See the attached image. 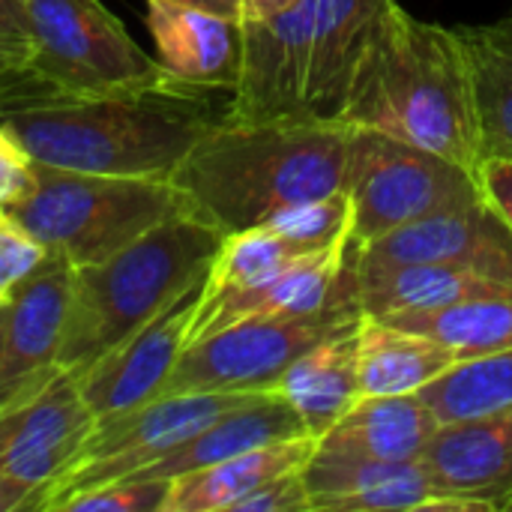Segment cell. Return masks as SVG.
Segmentation results:
<instances>
[{
  "label": "cell",
  "mask_w": 512,
  "mask_h": 512,
  "mask_svg": "<svg viewBox=\"0 0 512 512\" xmlns=\"http://www.w3.org/2000/svg\"><path fill=\"white\" fill-rule=\"evenodd\" d=\"M222 114L213 93L168 78L132 90H69L24 66L0 72V129L51 168L171 180Z\"/></svg>",
  "instance_id": "obj_1"
},
{
  "label": "cell",
  "mask_w": 512,
  "mask_h": 512,
  "mask_svg": "<svg viewBox=\"0 0 512 512\" xmlns=\"http://www.w3.org/2000/svg\"><path fill=\"white\" fill-rule=\"evenodd\" d=\"M339 123L432 150L477 174L483 138L456 27L414 18L393 0L357 63Z\"/></svg>",
  "instance_id": "obj_2"
},
{
  "label": "cell",
  "mask_w": 512,
  "mask_h": 512,
  "mask_svg": "<svg viewBox=\"0 0 512 512\" xmlns=\"http://www.w3.org/2000/svg\"><path fill=\"white\" fill-rule=\"evenodd\" d=\"M351 126L336 120H228L222 114L174 171L189 213L222 234L345 192Z\"/></svg>",
  "instance_id": "obj_3"
},
{
  "label": "cell",
  "mask_w": 512,
  "mask_h": 512,
  "mask_svg": "<svg viewBox=\"0 0 512 512\" xmlns=\"http://www.w3.org/2000/svg\"><path fill=\"white\" fill-rule=\"evenodd\" d=\"M222 240V231L183 213L117 255L75 267L57 369L78 375L204 282Z\"/></svg>",
  "instance_id": "obj_4"
},
{
  "label": "cell",
  "mask_w": 512,
  "mask_h": 512,
  "mask_svg": "<svg viewBox=\"0 0 512 512\" xmlns=\"http://www.w3.org/2000/svg\"><path fill=\"white\" fill-rule=\"evenodd\" d=\"M3 213L51 255L87 267L189 213V204L171 180L87 174L33 162L30 192Z\"/></svg>",
  "instance_id": "obj_5"
},
{
  "label": "cell",
  "mask_w": 512,
  "mask_h": 512,
  "mask_svg": "<svg viewBox=\"0 0 512 512\" xmlns=\"http://www.w3.org/2000/svg\"><path fill=\"white\" fill-rule=\"evenodd\" d=\"M357 285L327 309L294 318H249L183 348L162 393H273L309 348L363 324Z\"/></svg>",
  "instance_id": "obj_6"
},
{
  "label": "cell",
  "mask_w": 512,
  "mask_h": 512,
  "mask_svg": "<svg viewBox=\"0 0 512 512\" xmlns=\"http://www.w3.org/2000/svg\"><path fill=\"white\" fill-rule=\"evenodd\" d=\"M345 195L354 210V246L483 198L474 171L372 129H351Z\"/></svg>",
  "instance_id": "obj_7"
},
{
  "label": "cell",
  "mask_w": 512,
  "mask_h": 512,
  "mask_svg": "<svg viewBox=\"0 0 512 512\" xmlns=\"http://www.w3.org/2000/svg\"><path fill=\"white\" fill-rule=\"evenodd\" d=\"M33 57L24 69L69 90H132L165 81L150 57L99 0H21Z\"/></svg>",
  "instance_id": "obj_8"
},
{
  "label": "cell",
  "mask_w": 512,
  "mask_h": 512,
  "mask_svg": "<svg viewBox=\"0 0 512 512\" xmlns=\"http://www.w3.org/2000/svg\"><path fill=\"white\" fill-rule=\"evenodd\" d=\"M201 285L189 288L150 324L126 336L120 345L96 357L75 375L78 393L96 423L162 396L177 357L189 345V327L198 312Z\"/></svg>",
  "instance_id": "obj_9"
},
{
  "label": "cell",
  "mask_w": 512,
  "mask_h": 512,
  "mask_svg": "<svg viewBox=\"0 0 512 512\" xmlns=\"http://www.w3.org/2000/svg\"><path fill=\"white\" fill-rule=\"evenodd\" d=\"M93 426L75 375L57 369L36 390L0 405V474L39 495L66 471Z\"/></svg>",
  "instance_id": "obj_10"
},
{
  "label": "cell",
  "mask_w": 512,
  "mask_h": 512,
  "mask_svg": "<svg viewBox=\"0 0 512 512\" xmlns=\"http://www.w3.org/2000/svg\"><path fill=\"white\" fill-rule=\"evenodd\" d=\"M357 267L450 264L512 288V228L486 198L426 216L369 246L351 243Z\"/></svg>",
  "instance_id": "obj_11"
},
{
  "label": "cell",
  "mask_w": 512,
  "mask_h": 512,
  "mask_svg": "<svg viewBox=\"0 0 512 512\" xmlns=\"http://www.w3.org/2000/svg\"><path fill=\"white\" fill-rule=\"evenodd\" d=\"M75 267L51 255L0 303L3 384L0 405L36 390L57 372Z\"/></svg>",
  "instance_id": "obj_12"
},
{
  "label": "cell",
  "mask_w": 512,
  "mask_h": 512,
  "mask_svg": "<svg viewBox=\"0 0 512 512\" xmlns=\"http://www.w3.org/2000/svg\"><path fill=\"white\" fill-rule=\"evenodd\" d=\"M420 465L441 492L477 501L489 512H507L512 504V408L465 423H444Z\"/></svg>",
  "instance_id": "obj_13"
},
{
  "label": "cell",
  "mask_w": 512,
  "mask_h": 512,
  "mask_svg": "<svg viewBox=\"0 0 512 512\" xmlns=\"http://www.w3.org/2000/svg\"><path fill=\"white\" fill-rule=\"evenodd\" d=\"M147 27L156 45V63L168 81L192 90H234L243 60L240 21L147 0Z\"/></svg>",
  "instance_id": "obj_14"
},
{
  "label": "cell",
  "mask_w": 512,
  "mask_h": 512,
  "mask_svg": "<svg viewBox=\"0 0 512 512\" xmlns=\"http://www.w3.org/2000/svg\"><path fill=\"white\" fill-rule=\"evenodd\" d=\"M309 15L306 117L336 120L342 114L357 63L372 30L393 0H303Z\"/></svg>",
  "instance_id": "obj_15"
},
{
  "label": "cell",
  "mask_w": 512,
  "mask_h": 512,
  "mask_svg": "<svg viewBox=\"0 0 512 512\" xmlns=\"http://www.w3.org/2000/svg\"><path fill=\"white\" fill-rule=\"evenodd\" d=\"M300 435H309L300 414L282 396L261 393L252 402L222 414L219 420H213L210 426H204L201 432H195L189 441L168 450L165 456L153 459L132 477L168 483L180 474L201 471L225 459H234L240 453H249L276 441L300 438Z\"/></svg>",
  "instance_id": "obj_16"
},
{
  "label": "cell",
  "mask_w": 512,
  "mask_h": 512,
  "mask_svg": "<svg viewBox=\"0 0 512 512\" xmlns=\"http://www.w3.org/2000/svg\"><path fill=\"white\" fill-rule=\"evenodd\" d=\"M438 429L441 423L420 393L360 396L315 447L375 462H420Z\"/></svg>",
  "instance_id": "obj_17"
},
{
  "label": "cell",
  "mask_w": 512,
  "mask_h": 512,
  "mask_svg": "<svg viewBox=\"0 0 512 512\" xmlns=\"http://www.w3.org/2000/svg\"><path fill=\"white\" fill-rule=\"evenodd\" d=\"M312 453L315 438L300 435L240 453L201 471L180 474L168 480V498L162 512H231L270 480L300 471L312 459Z\"/></svg>",
  "instance_id": "obj_18"
},
{
  "label": "cell",
  "mask_w": 512,
  "mask_h": 512,
  "mask_svg": "<svg viewBox=\"0 0 512 512\" xmlns=\"http://www.w3.org/2000/svg\"><path fill=\"white\" fill-rule=\"evenodd\" d=\"M459 363L444 342L390 324L363 318L357 330V378L360 396H408L429 387Z\"/></svg>",
  "instance_id": "obj_19"
},
{
  "label": "cell",
  "mask_w": 512,
  "mask_h": 512,
  "mask_svg": "<svg viewBox=\"0 0 512 512\" xmlns=\"http://www.w3.org/2000/svg\"><path fill=\"white\" fill-rule=\"evenodd\" d=\"M357 330L300 354L273 390L300 414L315 441L360 399Z\"/></svg>",
  "instance_id": "obj_20"
},
{
  "label": "cell",
  "mask_w": 512,
  "mask_h": 512,
  "mask_svg": "<svg viewBox=\"0 0 512 512\" xmlns=\"http://www.w3.org/2000/svg\"><path fill=\"white\" fill-rule=\"evenodd\" d=\"M471 63L483 159L512 156V15L495 24L456 27Z\"/></svg>",
  "instance_id": "obj_21"
},
{
  "label": "cell",
  "mask_w": 512,
  "mask_h": 512,
  "mask_svg": "<svg viewBox=\"0 0 512 512\" xmlns=\"http://www.w3.org/2000/svg\"><path fill=\"white\" fill-rule=\"evenodd\" d=\"M384 321L426 333L456 351L459 363L512 348V291L462 300L429 312L387 315Z\"/></svg>",
  "instance_id": "obj_22"
},
{
  "label": "cell",
  "mask_w": 512,
  "mask_h": 512,
  "mask_svg": "<svg viewBox=\"0 0 512 512\" xmlns=\"http://www.w3.org/2000/svg\"><path fill=\"white\" fill-rule=\"evenodd\" d=\"M420 399L432 408L438 423H465L512 408V348L462 360L429 387Z\"/></svg>",
  "instance_id": "obj_23"
},
{
  "label": "cell",
  "mask_w": 512,
  "mask_h": 512,
  "mask_svg": "<svg viewBox=\"0 0 512 512\" xmlns=\"http://www.w3.org/2000/svg\"><path fill=\"white\" fill-rule=\"evenodd\" d=\"M291 258H297L282 237H276L270 228H246L237 234H225L216 258L210 261V270L201 285L198 297V315L216 309L219 303L246 294L267 279H273Z\"/></svg>",
  "instance_id": "obj_24"
},
{
  "label": "cell",
  "mask_w": 512,
  "mask_h": 512,
  "mask_svg": "<svg viewBox=\"0 0 512 512\" xmlns=\"http://www.w3.org/2000/svg\"><path fill=\"white\" fill-rule=\"evenodd\" d=\"M351 222H354L351 198L345 192H336L318 201L288 207L270 216L264 228L282 237L294 255H309V252L330 249L342 240H351Z\"/></svg>",
  "instance_id": "obj_25"
},
{
  "label": "cell",
  "mask_w": 512,
  "mask_h": 512,
  "mask_svg": "<svg viewBox=\"0 0 512 512\" xmlns=\"http://www.w3.org/2000/svg\"><path fill=\"white\" fill-rule=\"evenodd\" d=\"M168 498L165 480H111L63 498L51 512H162Z\"/></svg>",
  "instance_id": "obj_26"
},
{
  "label": "cell",
  "mask_w": 512,
  "mask_h": 512,
  "mask_svg": "<svg viewBox=\"0 0 512 512\" xmlns=\"http://www.w3.org/2000/svg\"><path fill=\"white\" fill-rule=\"evenodd\" d=\"M45 258H48V249L33 234H27L18 222H12L6 213H0V303Z\"/></svg>",
  "instance_id": "obj_27"
},
{
  "label": "cell",
  "mask_w": 512,
  "mask_h": 512,
  "mask_svg": "<svg viewBox=\"0 0 512 512\" xmlns=\"http://www.w3.org/2000/svg\"><path fill=\"white\" fill-rule=\"evenodd\" d=\"M231 512H312L309 489L303 483V468L282 474L243 498Z\"/></svg>",
  "instance_id": "obj_28"
},
{
  "label": "cell",
  "mask_w": 512,
  "mask_h": 512,
  "mask_svg": "<svg viewBox=\"0 0 512 512\" xmlns=\"http://www.w3.org/2000/svg\"><path fill=\"white\" fill-rule=\"evenodd\" d=\"M33 57L30 24L21 0H0V72L21 69Z\"/></svg>",
  "instance_id": "obj_29"
},
{
  "label": "cell",
  "mask_w": 512,
  "mask_h": 512,
  "mask_svg": "<svg viewBox=\"0 0 512 512\" xmlns=\"http://www.w3.org/2000/svg\"><path fill=\"white\" fill-rule=\"evenodd\" d=\"M33 186V159L0 129V213L18 204Z\"/></svg>",
  "instance_id": "obj_30"
},
{
  "label": "cell",
  "mask_w": 512,
  "mask_h": 512,
  "mask_svg": "<svg viewBox=\"0 0 512 512\" xmlns=\"http://www.w3.org/2000/svg\"><path fill=\"white\" fill-rule=\"evenodd\" d=\"M474 177L483 198L512 228V156H486Z\"/></svg>",
  "instance_id": "obj_31"
},
{
  "label": "cell",
  "mask_w": 512,
  "mask_h": 512,
  "mask_svg": "<svg viewBox=\"0 0 512 512\" xmlns=\"http://www.w3.org/2000/svg\"><path fill=\"white\" fill-rule=\"evenodd\" d=\"M36 489L0 474V512H33Z\"/></svg>",
  "instance_id": "obj_32"
},
{
  "label": "cell",
  "mask_w": 512,
  "mask_h": 512,
  "mask_svg": "<svg viewBox=\"0 0 512 512\" xmlns=\"http://www.w3.org/2000/svg\"><path fill=\"white\" fill-rule=\"evenodd\" d=\"M162 3H177V6H189V9H204V12L231 18V21H243V12H246L243 0H162Z\"/></svg>",
  "instance_id": "obj_33"
},
{
  "label": "cell",
  "mask_w": 512,
  "mask_h": 512,
  "mask_svg": "<svg viewBox=\"0 0 512 512\" xmlns=\"http://www.w3.org/2000/svg\"><path fill=\"white\" fill-rule=\"evenodd\" d=\"M297 0H243L246 12L243 18H267V15H276V12H285L288 6H294Z\"/></svg>",
  "instance_id": "obj_34"
},
{
  "label": "cell",
  "mask_w": 512,
  "mask_h": 512,
  "mask_svg": "<svg viewBox=\"0 0 512 512\" xmlns=\"http://www.w3.org/2000/svg\"><path fill=\"white\" fill-rule=\"evenodd\" d=\"M0 384H3V324H0Z\"/></svg>",
  "instance_id": "obj_35"
},
{
  "label": "cell",
  "mask_w": 512,
  "mask_h": 512,
  "mask_svg": "<svg viewBox=\"0 0 512 512\" xmlns=\"http://www.w3.org/2000/svg\"><path fill=\"white\" fill-rule=\"evenodd\" d=\"M507 512H512V504H510V510H507Z\"/></svg>",
  "instance_id": "obj_36"
}]
</instances>
